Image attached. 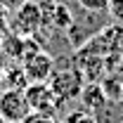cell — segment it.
<instances>
[{"instance_id":"6da1fadb","label":"cell","mask_w":123,"mask_h":123,"mask_svg":"<svg viewBox=\"0 0 123 123\" xmlns=\"http://www.w3.org/2000/svg\"><path fill=\"white\" fill-rule=\"evenodd\" d=\"M12 14L14 17H10V31L17 36L33 38L43 26V10H40V2H36V0H29Z\"/></svg>"},{"instance_id":"7a4b0ae2","label":"cell","mask_w":123,"mask_h":123,"mask_svg":"<svg viewBox=\"0 0 123 123\" xmlns=\"http://www.w3.org/2000/svg\"><path fill=\"white\" fill-rule=\"evenodd\" d=\"M47 83H50V88L57 95L59 102H69V99L80 97V92L85 88L83 74L78 69H74V66H69V69H55V74H52V78Z\"/></svg>"},{"instance_id":"3957f363","label":"cell","mask_w":123,"mask_h":123,"mask_svg":"<svg viewBox=\"0 0 123 123\" xmlns=\"http://www.w3.org/2000/svg\"><path fill=\"white\" fill-rule=\"evenodd\" d=\"M24 95L29 99V107L33 114H45V116H55L59 111L62 102L57 99V95L52 92L50 83H29L24 88Z\"/></svg>"},{"instance_id":"277c9868","label":"cell","mask_w":123,"mask_h":123,"mask_svg":"<svg viewBox=\"0 0 123 123\" xmlns=\"http://www.w3.org/2000/svg\"><path fill=\"white\" fill-rule=\"evenodd\" d=\"M31 114L29 99L19 88H5L0 92V116L5 123H21Z\"/></svg>"},{"instance_id":"5b68a950","label":"cell","mask_w":123,"mask_h":123,"mask_svg":"<svg viewBox=\"0 0 123 123\" xmlns=\"http://www.w3.org/2000/svg\"><path fill=\"white\" fill-rule=\"evenodd\" d=\"M21 69L29 83H47L55 74V59L45 50H36L21 59Z\"/></svg>"},{"instance_id":"8992f818","label":"cell","mask_w":123,"mask_h":123,"mask_svg":"<svg viewBox=\"0 0 123 123\" xmlns=\"http://www.w3.org/2000/svg\"><path fill=\"white\" fill-rule=\"evenodd\" d=\"M80 99H83V107L88 109V111H99V109L107 104L104 92H102V88H99L97 83L85 85V88H83V92H80Z\"/></svg>"},{"instance_id":"52a82bcc","label":"cell","mask_w":123,"mask_h":123,"mask_svg":"<svg viewBox=\"0 0 123 123\" xmlns=\"http://www.w3.org/2000/svg\"><path fill=\"white\" fill-rule=\"evenodd\" d=\"M76 2L85 10V12H92V14L109 12V5H111V0H76Z\"/></svg>"},{"instance_id":"ba28073f","label":"cell","mask_w":123,"mask_h":123,"mask_svg":"<svg viewBox=\"0 0 123 123\" xmlns=\"http://www.w3.org/2000/svg\"><path fill=\"white\" fill-rule=\"evenodd\" d=\"M64 123H97V118L92 116L88 109H83V111H71Z\"/></svg>"},{"instance_id":"9c48e42d","label":"cell","mask_w":123,"mask_h":123,"mask_svg":"<svg viewBox=\"0 0 123 123\" xmlns=\"http://www.w3.org/2000/svg\"><path fill=\"white\" fill-rule=\"evenodd\" d=\"M109 17H111L118 26H123V0H111V5H109Z\"/></svg>"},{"instance_id":"30bf717a","label":"cell","mask_w":123,"mask_h":123,"mask_svg":"<svg viewBox=\"0 0 123 123\" xmlns=\"http://www.w3.org/2000/svg\"><path fill=\"white\" fill-rule=\"evenodd\" d=\"M21 123H59V121H57L55 116H45V114H33V111H31V114H29V116H26V118H24Z\"/></svg>"},{"instance_id":"8fae6325","label":"cell","mask_w":123,"mask_h":123,"mask_svg":"<svg viewBox=\"0 0 123 123\" xmlns=\"http://www.w3.org/2000/svg\"><path fill=\"white\" fill-rule=\"evenodd\" d=\"M10 31V10L0 5V33H7Z\"/></svg>"},{"instance_id":"7c38bea8","label":"cell","mask_w":123,"mask_h":123,"mask_svg":"<svg viewBox=\"0 0 123 123\" xmlns=\"http://www.w3.org/2000/svg\"><path fill=\"white\" fill-rule=\"evenodd\" d=\"M26 2H29V0H0V5H2V7H7L10 12L19 10V7H21V5H26Z\"/></svg>"},{"instance_id":"4fadbf2b","label":"cell","mask_w":123,"mask_h":123,"mask_svg":"<svg viewBox=\"0 0 123 123\" xmlns=\"http://www.w3.org/2000/svg\"><path fill=\"white\" fill-rule=\"evenodd\" d=\"M5 69H7V66H5V57L0 55V85H2V80H5Z\"/></svg>"},{"instance_id":"5bb4252c","label":"cell","mask_w":123,"mask_h":123,"mask_svg":"<svg viewBox=\"0 0 123 123\" xmlns=\"http://www.w3.org/2000/svg\"><path fill=\"white\" fill-rule=\"evenodd\" d=\"M0 123H5V118H2V116H0Z\"/></svg>"}]
</instances>
